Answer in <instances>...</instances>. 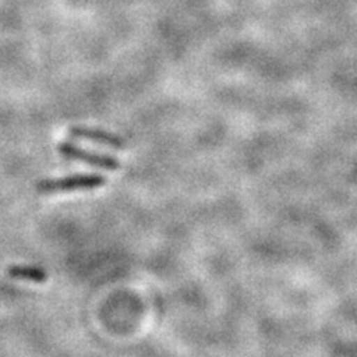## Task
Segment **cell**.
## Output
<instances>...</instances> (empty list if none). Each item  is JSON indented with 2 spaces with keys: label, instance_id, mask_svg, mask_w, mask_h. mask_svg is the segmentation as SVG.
Listing matches in <instances>:
<instances>
[{
  "label": "cell",
  "instance_id": "3957f363",
  "mask_svg": "<svg viewBox=\"0 0 357 357\" xmlns=\"http://www.w3.org/2000/svg\"><path fill=\"white\" fill-rule=\"evenodd\" d=\"M69 136L75 139H82L93 143L103 144V146H109L112 149H126L127 143L126 140L116 136V134H112L102 128H89V127H70L69 128Z\"/></svg>",
  "mask_w": 357,
  "mask_h": 357
},
{
  "label": "cell",
  "instance_id": "7a4b0ae2",
  "mask_svg": "<svg viewBox=\"0 0 357 357\" xmlns=\"http://www.w3.org/2000/svg\"><path fill=\"white\" fill-rule=\"evenodd\" d=\"M59 152L63 156H66V158L73 160V161H81L88 165L97 167V169H103L109 172H115L121 169V162L116 158H114V156L82 149L70 142H63L59 146Z\"/></svg>",
  "mask_w": 357,
  "mask_h": 357
},
{
  "label": "cell",
  "instance_id": "6da1fadb",
  "mask_svg": "<svg viewBox=\"0 0 357 357\" xmlns=\"http://www.w3.org/2000/svg\"><path fill=\"white\" fill-rule=\"evenodd\" d=\"M106 185V177L93 173H77L64 177L42 178L36 185V191L43 195L64 194L75 191H91Z\"/></svg>",
  "mask_w": 357,
  "mask_h": 357
},
{
  "label": "cell",
  "instance_id": "277c9868",
  "mask_svg": "<svg viewBox=\"0 0 357 357\" xmlns=\"http://www.w3.org/2000/svg\"><path fill=\"white\" fill-rule=\"evenodd\" d=\"M9 277L15 280H24L31 283H45L48 280V274L39 266H26V265H14L8 270Z\"/></svg>",
  "mask_w": 357,
  "mask_h": 357
}]
</instances>
